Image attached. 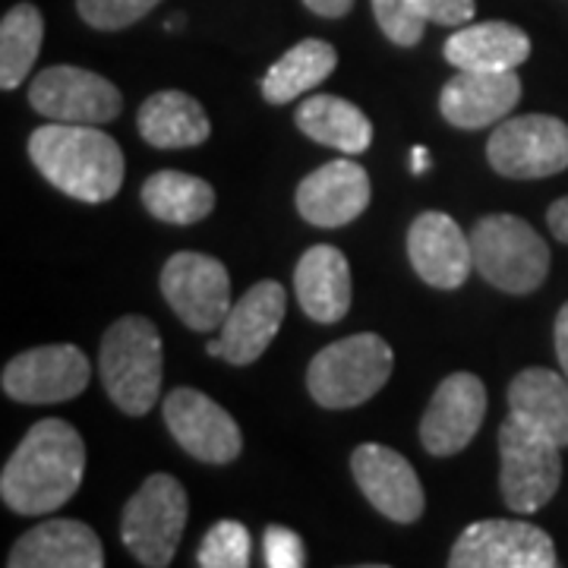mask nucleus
Instances as JSON below:
<instances>
[{
	"instance_id": "nucleus-1",
	"label": "nucleus",
	"mask_w": 568,
	"mask_h": 568,
	"mask_svg": "<svg viewBox=\"0 0 568 568\" xmlns=\"http://www.w3.org/2000/svg\"><path fill=\"white\" fill-rule=\"evenodd\" d=\"M85 474V443L77 426L48 417L32 426L0 474L3 506L17 515H51L77 496Z\"/></svg>"
},
{
	"instance_id": "nucleus-2",
	"label": "nucleus",
	"mask_w": 568,
	"mask_h": 568,
	"mask_svg": "<svg viewBox=\"0 0 568 568\" xmlns=\"http://www.w3.org/2000/svg\"><path fill=\"white\" fill-rule=\"evenodd\" d=\"M29 159L70 200L99 205L121 193V145L92 123L51 121L39 126L29 136Z\"/></svg>"
},
{
	"instance_id": "nucleus-3",
	"label": "nucleus",
	"mask_w": 568,
	"mask_h": 568,
	"mask_svg": "<svg viewBox=\"0 0 568 568\" xmlns=\"http://www.w3.org/2000/svg\"><path fill=\"white\" fill-rule=\"evenodd\" d=\"M99 369L108 398L123 414H149L162 398V332L145 316H121L104 332Z\"/></svg>"
},
{
	"instance_id": "nucleus-4",
	"label": "nucleus",
	"mask_w": 568,
	"mask_h": 568,
	"mask_svg": "<svg viewBox=\"0 0 568 568\" xmlns=\"http://www.w3.org/2000/svg\"><path fill=\"white\" fill-rule=\"evenodd\" d=\"M395 354L383 335L361 332L323 347L306 369V388L316 405L345 410L366 405L392 379Z\"/></svg>"
},
{
	"instance_id": "nucleus-5",
	"label": "nucleus",
	"mask_w": 568,
	"mask_h": 568,
	"mask_svg": "<svg viewBox=\"0 0 568 568\" xmlns=\"http://www.w3.org/2000/svg\"><path fill=\"white\" fill-rule=\"evenodd\" d=\"M474 268L506 294H530L549 275V246L518 215H487L470 231Z\"/></svg>"
},
{
	"instance_id": "nucleus-6",
	"label": "nucleus",
	"mask_w": 568,
	"mask_h": 568,
	"mask_svg": "<svg viewBox=\"0 0 568 568\" xmlns=\"http://www.w3.org/2000/svg\"><path fill=\"white\" fill-rule=\"evenodd\" d=\"M190 518V499L178 477L152 474L121 515V540L149 568L171 566Z\"/></svg>"
},
{
	"instance_id": "nucleus-7",
	"label": "nucleus",
	"mask_w": 568,
	"mask_h": 568,
	"mask_svg": "<svg viewBox=\"0 0 568 568\" xmlns=\"http://www.w3.org/2000/svg\"><path fill=\"white\" fill-rule=\"evenodd\" d=\"M562 446L549 436L537 433L534 426L521 424L508 414V420L499 426V489L511 511L534 515L556 496L562 484Z\"/></svg>"
},
{
	"instance_id": "nucleus-8",
	"label": "nucleus",
	"mask_w": 568,
	"mask_h": 568,
	"mask_svg": "<svg viewBox=\"0 0 568 568\" xmlns=\"http://www.w3.org/2000/svg\"><path fill=\"white\" fill-rule=\"evenodd\" d=\"M496 174L515 181H540L568 168V123L552 114H521L499 121L487 142Z\"/></svg>"
},
{
	"instance_id": "nucleus-9",
	"label": "nucleus",
	"mask_w": 568,
	"mask_h": 568,
	"mask_svg": "<svg viewBox=\"0 0 568 568\" xmlns=\"http://www.w3.org/2000/svg\"><path fill=\"white\" fill-rule=\"evenodd\" d=\"M162 294L174 316L193 332H215L231 313V275L224 263L183 250L162 268Z\"/></svg>"
},
{
	"instance_id": "nucleus-10",
	"label": "nucleus",
	"mask_w": 568,
	"mask_h": 568,
	"mask_svg": "<svg viewBox=\"0 0 568 568\" xmlns=\"http://www.w3.org/2000/svg\"><path fill=\"white\" fill-rule=\"evenodd\" d=\"M452 568H556V544L547 530L518 518H489L462 530L455 540Z\"/></svg>"
},
{
	"instance_id": "nucleus-11",
	"label": "nucleus",
	"mask_w": 568,
	"mask_h": 568,
	"mask_svg": "<svg viewBox=\"0 0 568 568\" xmlns=\"http://www.w3.org/2000/svg\"><path fill=\"white\" fill-rule=\"evenodd\" d=\"M29 104L41 118L61 123L114 121L121 114L123 95L111 80L82 67H48L29 85Z\"/></svg>"
},
{
	"instance_id": "nucleus-12",
	"label": "nucleus",
	"mask_w": 568,
	"mask_h": 568,
	"mask_svg": "<svg viewBox=\"0 0 568 568\" xmlns=\"http://www.w3.org/2000/svg\"><path fill=\"white\" fill-rule=\"evenodd\" d=\"M164 424L178 446L205 465H227L241 455L244 436L237 420L200 388L181 386L164 398Z\"/></svg>"
},
{
	"instance_id": "nucleus-13",
	"label": "nucleus",
	"mask_w": 568,
	"mask_h": 568,
	"mask_svg": "<svg viewBox=\"0 0 568 568\" xmlns=\"http://www.w3.org/2000/svg\"><path fill=\"white\" fill-rule=\"evenodd\" d=\"M3 395L20 405H58L89 386V357L77 345H41L17 354L0 376Z\"/></svg>"
},
{
	"instance_id": "nucleus-14",
	"label": "nucleus",
	"mask_w": 568,
	"mask_h": 568,
	"mask_svg": "<svg viewBox=\"0 0 568 568\" xmlns=\"http://www.w3.org/2000/svg\"><path fill=\"white\" fill-rule=\"evenodd\" d=\"M487 417V388L474 373L446 376L420 420V443L436 458H452L465 452Z\"/></svg>"
},
{
	"instance_id": "nucleus-15",
	"label": "nucleus",
	"mask_w": 568,
	"mask_h": 568,
	"mask_svg": "<svg viewBox=\"0 0 568 568\" xmlns=\"http://www.w3.org/2000/svg\"><path fill=\"white\" fill-rule=\"evenodd\" d=\"M351 474L369 506L383 511L388 521L414 525L424 515L426 496L420 477L402 452L379 443H364L351 455Z\"/></svg>"
},
{
	"instance_id": "nucleus-16",
	"label": "nucleus",
	"mask_w": 568,
	"mask_h": 568,
	"mask_svg": "<svg viewBox=\"0 0 568 568\" xmlns=\"http://www.w3.org/2000/svg\"><path fill=\"white\" fill-rule=\"evenodd\" d=\"M287 310V291L278 282H260L246 291L237 304L231 306L222 323L219 338L209 342V354L234 366H246L260 361L265 347L275 342Z\"/></svg>"
},
{
	"instance_id": "nucleus-17",
	"label": "nucleus",
	"mask_w": 568,
	"mask_h": 568,
	"mask_svg": "<svg viewBox=\"0 0 568 568\" xmlns=\"http://www.w3.org/2000/svg\"><path fill=\"white\" fill-rule=\"evenodd\" d=\"M407 256L429 287L455 291L467 282V272L474 265L470 237L458 227V222L446 212H420L407 227Z\"/></svg>"
},
{
	"instance_id": "nucleus-18",
	"label": "nucleus",
	"mask_w": 568,
	"mask_h": 568,
	"mask_svg": "<svg viewBox=\"0 0 568 568\" xmlns=\"http://www.w3.org/2000/svg\"><path fill=\"white\" fill-rule=\"evenodd\" d=\"M369 178L357 162L335 159L306 174L297 186V212L316 227H345L369 205Z\"/></svg>"
},
{
	"instance_id": "nucleus-19",
	"label": "nucleus",
	"mask_w": 568,
	"mask_h": 568,
	"mask_svg": "<svg viewBox=\"0 0 568 568\" xmlns=\"http://www.w3.org/2000/svg\"><path fill=\"white\" fill-rule=\"evenodd\" d=\"M518 102H521L518 70H506V73L458 70V77H452L443 85L439 111L458 130H484L506 121Z\"/></svg>"
},
{
	"instance_id": "nucleus-20",
	"label": "nucleus",
	"mask_w": 568,
	"mask_h": 568,
	"mask_svg": "<svg viewBox=\"0 0 568 568\" xmlns=\"http://www.w3.org/2000/svg\"><path fill=\"white\" fill-rule=\"evenodd\" d=\"M10 568H102L104 547L99 534L73 521V518H51L39 528L26 530L10 549Z\"/></svg>"
},
{
	"instance_id": "nucleus-21",
	"label": "nucleus",
	"mask_w": 568,
	"mask_h": 568,
	"mask_svg": "<svg viewBox=\"0 0 568 568\" xmlns=\"http://www.w3.org/2000/svg\"><path fill=\"white\" fill-rule=\"evenodd\" d=\"M294 291L313 323H342L351 310V265L335 246H310L294 268Z\"/></svg>"
},
{
	"instance_id": "nucleus-22",
	"label": "nucleus",
	"mask_w": 568,
	"mask_h": 568,
	"mask_svg": "<svg viewBox=\"0 0 568 568\" xmlns=\"http://www.w3.org/2000/svg\"><path fill=\"white\" fill-rule=\"evenodd\" d=\"M443 54L455 70L506 73L518 70L530 58V39L525 29L503 20L462 26L443 44Z\"/></svg>"
},
{
	"instance_id": "nucleus-23",
	"label": "nucleus",
	"mask_w": 568,
	"mask_h": 568,
	"mask_svg": "<svg viewBox=\"0 0 568 568\" xmlns=\"http://www.w3.org/2000/svg\"><path fill=\"white\" fill-rule=\"evenodd\" d=\"M508 414L534 426L552 443L568 446V376L547 366L521 369L508 386Z\"/></svg>"
},
{
	"instance_id": "nucleus-24",
	"label": "nucleus",
	"mask_w": 568,
	"mask_h": 568,
	"mask_svg": "<svg viewBox=\"0 0 568 568\" xmlns=\"http://www.w3.org/2000/svg\"><path fill=\"white\" fill-rule=\"evenodd\" d=\"M136 126H140L142 140L155 149L203 145L212 133L203 104L178 89H164V92L149 95L136 114Z\"/></svg>"
},
{
	"instance_id": "nucleus-25",
	"label": "nucleus",
	"mask_w": 568,
	"mask_h": 568,
	"mask_svg": "<svg viewBox=\"0 0 568 568\" xmlns=\"http://www.w3.org/2000/svg\"><path fill=\"white\" fill-rule=\"evenodd\" d=\"M294 121L301 133L320 145L338 149L345 155H361L373 142V123L357 104L338 95H313L297 108Z\"/></svg>"
},
{
	"instance_id": "nucleus-26",
	"label": "nucleus",
	"mask_w": 568,
	"mask_h": 568,
	"mask_svg": "<svg viewBox=\"0 0 568 568\" xmlns=\"http://www.w3.org/2000/svg\"><path fill=\"white\" fill-rule=\"evenodd\" d=\"M335 67H338V51L328 41L304 39L265 70L260 89H263L265 102L287 104L328 80Z\"/></svg>"
},
{
	"instance_id": "nucleus-27",
	"label": "nucleus",
	"mask_w": 568,
	"mask_h": 568,
	"mask_svg": "<svg viewBox=\"0 0 568 568\" xmlns=\"http://www.w3.org/2000/svg\"><path fill=\"white\" fill-rule=\"evenodd\" d=\"M142 205L164 224H196L215 209V190L183 171H155L142 183Z\"/></svg>"
},
{
	"instance_id": "nucleus-28",
	"label": "nucleus",
	"mask_w": 568,
	"mask_h": 568,
	"mask_svg": "<svg viewBox=\"0 0 568 568\" xmlns=\"http://www.w3.org/2000/svg\"><path fill=\"white\" fill-rule=\"evenodd\" d=\"M44 20L36 3H17L0 22V89L13 92L39 61Z\"/></svg>"
},
{
	"instance_id": "nucleus-29",
	"label": "nucleus",
	"mask_w": 568,
	"mask_h": 568,
	"mask_svg": "<svg viewBox=\"0 0 568 568\" xmlns=\"http://www.w3.org/2000/svg\"><path fill=\"white\" fill-rule=\"evenodd\" d=\"M196 562L203 568H246L250 566V530L241 521L212 525L200 544Z\"/></svg>"
},
{
	"instance_id": "nucleus-30",
	"label": "nucleus",
	"mask_w": 568,
	"mask_h": 568,
	"mask_svg": "<svg viewBox=\"0 0 568 568\" xmlns=\"http://www.w3.org/2000/svg\"><path fill=\"white\" fill-rule=\"evenodd\" d=\"M373 13L392 44L398 48H414L424 39L426 17L410 3V0H373Z\"/></svg>"
},
{
	"instance_id": "nucleus-31",
	"label": "nucleus",
	"mask_w": 568,
	"mask_h": 568,
	"mask_svg": "<svg viewBox=\"0 0 568 568\" xmlns=\"http://www.w3.org/2000/svg\"><path fill=\"white\" fill-rule=\"evenodd\" d=\"M162 0H77L82 22L102 32H118L133 22H140L145 13H152Z\"/></svg>"
},
{
	"instance_id": "nucleus-32",
	"label": "nucleus",
	"mask_w": 568,
	"mask_h": 568,
	"mask_svg": "<svg viewBox=\"0 0 568 568\" xmlns=\"http://www.w3.org/2000/svg\"><path fill=\"white\" fill-rule=\"evenodd\" d=\"M263 549H265V566L268 568H301L306 566V549L304 540L294 534V530L265 528L263 534Z\"/></svg>"
},
{
	"instance_id": "nucleus-33",
	"label": "nucleus",
	"mask_w": 568,
	"mask_h": 568,
	"mask_svg": "<svg viewBox=\"0 0 568 568\" xmlns=\"http://www.w3.org/2000/svg\"><path fill=\"white\" fill-rule=\"evenodd\" d=\"M426 22H436V26H467L477 13V3L474 0H410Z\"/></svg>"
},
{
	"instance_id": "nucleus-34",
	"label": "nucleus",
	"mask_w": 568,
	"mask_h": 568,
	"mask_svg": "<svg viewBox=\"0 0 568 568\" xmlns=\"http://www.w3.org/2000/svg\"><path fill=\"white\" fill-rule=\"evenodd\" d=\"M547 222L549 231H552V237L568 244V196H562V200H556V203L549 205Z\"/></svg>"
},
{
	"instance_id": "nucleus-35",
	"label": "nucleus",
	"mask_w": 568,
	"mask_h": 568,
	"mask_svg": "<svg viewBox=\"0 0 568 568\" xmlns=\"http://www.w3.org/2000/svg\"><path fill=\"white\" fill-rule=\"evenodd\" d=\"M306 10H313L323 20H342L345 13H351L354 0H304Z\"/></svg>"
},
{
	"instance_id": "nucleus-36",
	"label": "nucleus",
	"mask_w": 568,
	"mask_h": 568,
	"mask_svg": "<svg viewBox=\"0 0 568 568\" xmlns=\"http://www.w3.org/2000/svg\"><path fill=\"white\" fill-rule=\"evenodd\" d=\"M556 357L568 376V304H562L559 316H556Z\"/></svg>"
},
{
	"instance_id": "nucleus-37",
	"label": "nucleus",
	"mask_w": 568,
	"mask_h": 568,
	"mask_svg": "<svg viewBox=\"0 0 568 568\" xmlns=\"http://www.w3.org/2000/svg\"><path fill=\"white\" fill-rule=\"evenodd\" d=\"M429 152H426L424 145H417V149H410V171L414 174H426L429 171Z\"/></svg>"
}]
</instances>
